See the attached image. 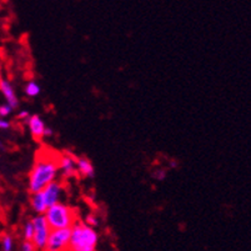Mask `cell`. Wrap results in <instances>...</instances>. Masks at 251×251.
<instances>
[{
	"label": "cell",
	"mask_w": 251,
	"mask_h": 251,
	"mask_svg": "<svg viewBox=\"0 0 251 251\" xmlns=\"http://www.w3.org/2000/svg\"><path fill=\"white\" fill-rule=\"evenodd\" d=\"M0 91H1V94L4 95V98L6 99V102L10 105L11 108H18L19 100H18L17 95H15L14 89H13V86H11V84L8 80L0 79Z\"/></svg>",
	"instance_id": "ba28073f"
},
{
	"label": "cell",
	"mask_w": 251,
	"mask_h": 251,
	"mask_svg": "<svg viewBox=\"0 0 251 251\" xmlns=\"http://www.w3.org/2000/svg\"><path fill=\"white\" fill-rule=\"evenodd\" d=\"M98 232L88 224L75 221L72 226L69 240V250L74 251H94L97 249Z\"/></svg>",
	"instance_id": "7a4b0ae2"
},
{
	"label": "cell",
	"mask_w": 251,
	"mask_h": 251,
	"mask_svg": "<svg viewBox=\"0 0 251 251\" xmlns=\"http://www.w3.org/2000/svg\"><path fill=\"white\" fill-rule=\"evenodd\" d=\"M28 126L30 130L31 135L34 139L39 140V139L44 138V129L45 124L39 115H30L28 119Z\"/></svg>",
	"instance_id": "52a82bcc"
},
{
	"label": "cell",
	"mask_w": 251,
	"mask_h": 251,
	"mask_svg": "<svg viewBox=\"0 0 251 251\" xmlns=\"http://www.w3.org/2000/svg\"><path fill=\"white\" fill-rule=\"evenodd\" d=\"M29 116H30V113H29L28 110H23V111H20L19 114H18V119H20V120L29 118Z\"/></svg>",
	"instance_id": "ffe728a7"
},
{
	"label": "cell",
	"mask_w": 251,
	"mask_h": 251,
	"mask_svg": "<svg viewBox=\"0 0 251 251\" xmlns=\"http://www.w3.org/2000/svg\"><path fill=\"white\" fill-rule=\"evenodd\" d=\"M34 236V224L31 221L26 223L24 226V239L25 240H33Z\"/></svg>",
	"instance_id": "5bb4252c"
},
{
	"label": "cell",
	"mask_w": 251,
	"mask_h": 251,
	"mask_svg": "<svg viewBox=\"0 0 251 251\" xmlns=\"http://www.w3.org/2000/svg\"><path fill=\"white\" fill-rule=\"evenodd\" d=\"M30 204L33 210L36 214H44L48 209V204L45 201L44 194H43V190L36 191V193L31 194L30 198Z\"/></svg>",
	"instance_id": "30bf717a"
},
{
	"label": "cell",
	"mask_w": 251,
	"mask_h": 251,
	"mask_svg": "<svg viewBox=\"0 0 251 251\" xmlns=\"http://www.w3.org/2000/svg\"><path fill=\"white\" fill-rule=\"evenodd\" d=\"M25 94L30 98L38 97V95L40 94V86H39L35 81H29L28 85L25 86Z\"/></svg>",
	"instance_id": "7c38bea8"
},
{
	"label": "cell",
	"mask_w": 251,
	"mask_h": 251,
	"mask_svg": "<svg viewBox=\"0 0 251 251\" xmlns=\"http://www.w3.org/2000/svg\"><path fill=\"white\" fill-rule=\"evenodd\" d=\"M9 127H10V123L4 120V118L0 119V130H5L9 129Z\"/></svg>",
	"instance_id": "d6986e66"
},
{
	"label": "cell",
	"mask_w": 251,
	"mask_h": 251,
	"mask_svg": "<svg viewBox=\"0 0 251 251\" xmlns=\"http://www.w3.org/2000/svg\"><path fill=\"white\" fill-rule=\"evenodd\" d=\"M72 227H61L51 229L48 236L45 250L48 251H63L69 250V240Z\"/></svg>",
	"instance_id": "277c9868"
},
{
	"label": "cell",
	"mask_w": 251,
	"mask_h": 251,
	"mask_svg": "<svg viewBox=\"0 0 251 251\" xmlns=\"http://www.w3.org/2000/svg\"><path fill=\"white\" fill-rule=\"evenodd\" d=\"M45 219L49 224L50 229H61V227H72L76 221L75 210L73 207L64 205L61 202L48 206L44 213Z\"/></svg>",
	"instance_id": "3957f363"
},
{
	"label": "cell",
	"mask_w": 251,
	"mask_h": 251,
	"mask_svg": "<svg viewBox=\"0 0 251 251\" xmlns=\"http://www.w3.org/2000/svg\"><path fill=\"white\" fill-rule=\"evenodd\" d=\"M61 191H63V188H61V184L56 182L55 180L45 186L43 189V194H44V198H45V201H47L48 206L50 205L55 204V202L59 201L60 199V195H61Z\"/></svg>",
	"instance_id": "8992f818"
},
{
	"label": "cell",
	"mask_w": 251,
	"mask_h": 251,
	"mask_svg": "<svg viewBox=\"0 0 251 251\" xmlns=\"http://www.w3.org/2000/svg\"><path fill=\"white\" fill-rule=\"evenodd\" d=\"M59 171V161L48 156L38 157L29 174V191L30 194L40 191L49 182L56 180Z\"/></svg>",
	"instance_id": "6da1fadb"
},
{
	"label": "cell",
	"mask_w": 251,
	"mask_h": 251,
	"mask_svg": "<svg viewBox=\"0 0 251 251\" xmlns=\"http://www.w3.org/2000/svg\"><path fill=\"white\" fill-rule=\"evenodd\" d=\"M22 249L23 251H34L35 250V246H34L33 241L31 240H25L24 243L22 244Z\"/></svg>",
	"instance_id": "2e32d148"
},
{
	"label": "cell",
	"mask_w": 251,
	"mask_h": 251,
	"mask_svg": "<svg viewBox=\"0 0 251 251\" xmlns=\"http://www.w3.org/2000/svg\"><path fill=\"white\" fill-rule=\"evenodd\" d=\"M14 248V241H13V237L6 235V236L3 237V240H1V249L4 251H11Z\"/></svg>",
	"instance_id": "4fadbf2b"
},
{
	"label": "cell",
	"mask_w": 251,
	"mask_h": 251,
	"mask_svg": "<svg viewBox=\"0 0 251 251\" xmlns=\"http://www.w3.org/2000/svg\"><path fill=\"white\" fill-rule=\"evenodd\" d=\"M31 223L34 224V236L31 241L35 246V250H45L48 236H49L51 229H50L44 214H38V216H35Z\"/></svg>",
	"instance_id": "5b68a950"
},
{
	"label": "cell",
	"mask_w": 251,
	"mask_h": 251,
	"mask_svg": "<svg viewBox=\"0 0 251 251\" xmlns=\"http://www.w3.org/2000/svg\"><path fill=\"white\" fill-rule=\"evenodd\" d=\"M0 147H1V143H0Z\"/></svg>",
	"instance_id": "7402d4cb"
},
{
	"label": "cell",
	"mask_w": 251,
	"mask_h": 251,
	"mask_svg": "<svg viewBox=\"0 0 251 251\" xmlns=\"http://www.w3.org/2000/svg\"><path fill=\"white\" fill-rule=\"evenodd\" d=\"M51 135H52V130L50 129V127L45 126V129H44V136H51Z\"/></svg>",
	"instance_id": "44dd1931"
},
{
	"label": "cell",
	"mask_w": 251,
	"mask_h": 251,
	"mask_svg": "<svg viewBox=\"0 0 251 251\" xmlns=\"http://www.w3.org/2000/svg\"><path fill=\"white\" fill-rule=\"evenodd\" d=\"M75 166H76L79 173H80L84 177H94V166H93V164H91L88 159H85V157L76 159Z\"/></svg>",
	"instance_id": "8fae6325"
},
{
	"label": "cell",
	"mask_w": 251,
	"mask_h": 251,
	"mask_svg": "<svg viewBox=\"0 0 251 251\" xmlns=\"http://www.w3.org/2000/svg\"><path fill=\"white\" fill-rule=\"evenodd\" d=\"M11 111H13V108L9 104L0 105V118H6L8 115H10Z\"/></svg>",
	"instance_id": "9a60e30c"
},
{
	"label": "cell",
	"mask_w": 251,
	"mask_h": 251,
	"mask_svg": "<svg viewBox=\"0 0 251 251\" xmlns=\"http://www.w3.org/2000/svg\"><path fill=\"white\" fill-rule=\"evenodd\" d=\"M86 224L90 225V226H98V225H99V221H98V219L95 218L94 215H88V218H86Z\"/></svg>",
	"instance_id": "e0dca14e"
},
{
	"label": "cell",
	"mask_w": 251,
	"mask_h": 251,
	"mask_svg": "<svg viewBox=\"0 0 251 251\" xmlns=\"http://www.w3.org/2000/svg\"><path fill=\"white\" fill-rule=\"evenodd\" d=\"M65 154L67 155H63L59 159V168L63 170L65 176H73L75 174V161H76V157L69 151H67Z\"/></svg>",
	"instance_id": "9c48e42d"
},
{
	"label": "cell",
	"mask_w": 251,
	"mask_h": 251,
	"mask_svg": "<svg viewBox=\"0 0 251 251\" xmlns=\"http://www.w3.org/2000/svg\"><path fill=\"white\" fill-rule=\"evenodd\" d=\"M152 176H154L156 180H159V181H163V180L166 177V174L164 170H156Z\"/></svg>",
	"instance_id": "ac0fdd59"
}]
</instances>
